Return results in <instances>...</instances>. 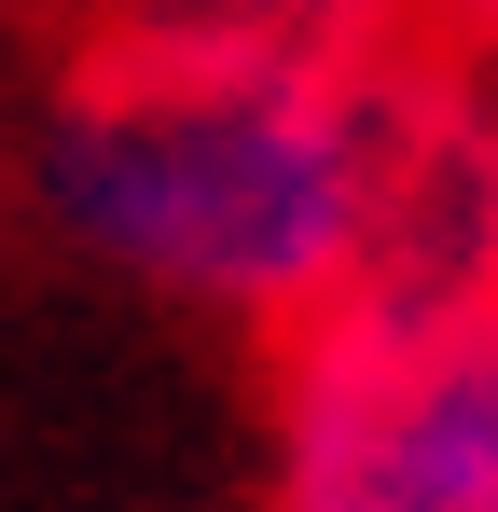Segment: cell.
Listing matches in <instances>:
<instances>
[{
	"instance_id": "obj_1",
	"label": "cell",
	"mask_w": 498,
	"mask_h": 512,
	"mask_svg": "<svg viewBox=\"0 0 498 512\" xmlns=\"http://www.w3.org/2000/svg\"><path fill=\"white\" fill-rule=\"evenodd\" d=\"M28 194L97 277L291 346L374 277L388 70L374 84H236V70L83 56V84L42 111Z\"/></svg>"
},
{
	"instance_id": "obj_2",
	"label": "cell",
	"mask_w": 498,
	"mask_h": 512,
	"mask_svg": "<svg viewBox=\"0 0 498 512\" xmlns=\"http://www.w3.org/2000/svg\"><path fill=\"white\" fill-rule=\"evenodd\" d=\"M263 512H498V277H360L332 319L277 346Z\"/></svg>"
},
{
	"instance_id": "obj_3",
	"label": "cell",
	"mask_w": 498,
	"mask_h": 512,
	"mask_svg": "<svg viewBox=\"0 0 498 512\" xmlns=\"http://www.w3.org/2000/svg\"><path fill=\"white\" fill-rule=\"evenodd\" d=\"M388 291H485L498 277V70L415 42L388 70V208H374Z\"/></svg>"
},
{
	"instance_id": "obj_4",
	"label": "cell",
	"mask_w": 498,
	"mask_h": 512,
	"mask_svg": "<svg viewBox=\"0 0 498 512\" xmlns=\"http://www.w3.org/2000/svg\"><path fill=\"white\" fill-rule=\"evenodd\" d=\"M429 42L415 0H97L83 56L125 70H236V84H374Z\"/></svg>"
},
{
	"instance_id": "obj_5",
	"label": "cell",
	"mask_w": 498,
	"mask_h": 512,
	"mask_svg": "<svg viewBox=\"0 0 498 512\" xmlns=\"http://www.w3.org/2000/svg\"><path fill=\"white\" fill-rule=\"evenodd\" d=\"M415 14H429V42H443V56L498 70V0H415Z\"/></svg>"
}]
</instances>
